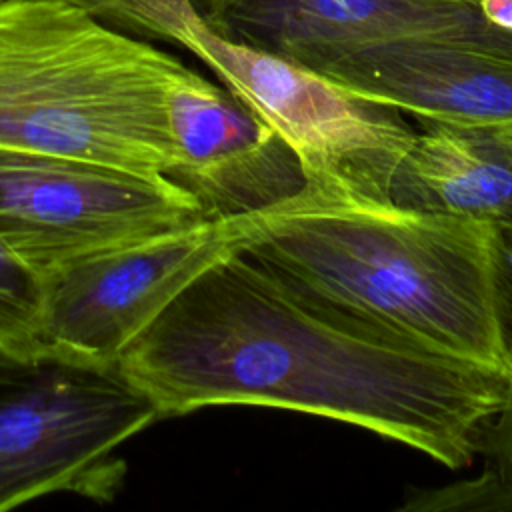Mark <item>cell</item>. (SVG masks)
<instances>
[{
    "instance_id": "1",
    "label": "cell",
    "mask_w": 512,
    "mask_h": 512,
    "mask_svg": "<svg viewBox=\"0 0 512 512\" xmlns=\"http://www.w3.org/2000/svg\"><path fill=\"white\" fill-rule=\"evenodd\" d=\"M118 372L158 418L294 410L472 466L512 372L450 356L322 302L246 252L196 278L128 344Z\"/></svg>"
},
{
    "instance_id": "2",
    "label": "cell",
    "mask_w": 512,
    "mask_h": 512,
    "mask_svg": "<svg viewBox=\"0 0 512 512\" xmlns=\"http://www.w3.org/2000/svg\"><path fill=\"white\" fill-rule=\"evenodd\" d=\"M242 252L302 292L438 352L512 372L502 228L304 184Z\"/></svg>"
},
{
    "instance_id": "3",
    "label": "cell",
    "mask_w": 512,
    "mask_h": 512,
    "mask_svg": "<svg viewBox=\"0 0 512 512\" xmlns=\"http://www.w3.org/2000/svg\"><path fill=\"white\" fill-rule=\"evenodd\" d=\"M186 66L52 0H0V148L174 176L166 94Z\"/></svg>"
},
{
    "instance_id": "4",
    "label": "cell",
    "mask_w": 512,
    "mask_h": 512,
    "mask_svg": "<svg viewBox=\"0 0 512 512\" xmlns=\"http://www.w3.org/2000/svg\"><path fill=\"white\" fill-rule=\"evenodd\" d=\"M154 420L116 366L0 350V510L56 492L112 500L118 446Z\"/></svg>"
},
{
    "instance_id": "5",
    "label": "cell",
    "mask_w": 512,
    "mask_h": 512,
    "mask_svg": "<svg viewBox=\"0 0 512 512\" xmlns=\"http://www.w3.org/2000/svg\"><path fill=\"white\" fill-rule=\"evenodd\" d=\"M296 156L304 184L390 198L416 130L394 106L370 100L292 58L196 26L188 46Z\"/></svg>"
},
{
    "instance_id": "6",
    "label": "cell",
    "mask_w": 512,
    "mask_h": 512,
    "mask_svg": "<svg viewBox=\"0 0 512 512\" xmlns=\"http://www.w3.org/2000/svg\"><path fill=\"white\" fill-rule=\"evenodd\" d=\"M204 218L198 198L172 176L0 148V240L42 284Z\"/></svg>"
},
{
    "instance_id": "7",
    "label": "cell",
    "mask_w": 512,
    "mask_h": 512,
    "mask_svg": "<svg viewBox=\"0 0 512 512\" xmlns=\"http://www.w3.org/2000/svg\"><path fill=\"white\" fill-rule=\"evenodd\" d=\"M254 212L186 228L80 262L44 284L40 352L116 366L128 344L216 260L244 248Z\"/></svg>"
},
{
    "instance_id": "8",
    "label": "cell",
    "mask_w": 512,
    "mask_h": 512,
    "mask_svg": "<svg viewBox=\"0 0 512 512\" xmlns=\"http://www.w3.org/2000/svg\"><path fill=\"white\" fill-rule=\"evenodd\" d=\"M314 70L418 120L512 128V56L464 42L398 40L352 48Z\"/></svg>"
},
{
    "instance_id": "9",
    "label": "cell",
    "mask_w": 512,
    "mask_h": 512,
    "mask_svg": "<svg viewBox=\"0 0 512 512\" xmlns=\"http://www.w3.org/2000/svg\"><path fill=\"white\" fill-rule=\"evenodd\" d=\"M210 28L314 68L382 42H474L486 20L476 0H234Z\"/></svg>"
},
{
    "instance_id": "10",
    "label": "cell",
    "mask_w": 512,
    "mask_h": 512,
    "mask_svg": "<svg viewBox=\"0 0 512 512\" xmlns=\"http://www.w3.org/2000/svg\"><path fill=\"white\" fill-rule=\"evenodd\" d=\"M424 126L398 168L392 200L512 228V158L496 136L480 128Z\"/></svg>"
},
{
    "instance_id": "11",
    "label": "cell",
    "mask_w": 512,
    "mask_h": 512,
    "mask_svg": "<svg viewBox=\"0 0 512 512\" xmlns=\"http://www.w3.org/2000/svg\"><path fill=\"white\" fill-rule=\"evenodd\" d=\"M510 292L512 358V228L502 230ZM482 468L476 476L442 488L422 490L404 502L406 510H508L512 512V386L502 408L488 420L478 440Z\"/></svg>"
},
{
    "instance_id": "12",
    "label": "cell",
    "mask_w": 512,
    "mask_h": 512,
    "mask_svg": "<svg viewBox=\"0 0 512 512\" xmlns=\"http://www.w3.org/2000/svg\"><path fill=\"white\" fill-rule=\"evenodd\" d=\"M42 280L0 240V350L40 354Z\"/></svg>"
},
{
    "instance_id": "13",
    "label": "cell",
    "mask_w": 512,
    "mask_h": 512,
    "mask_svg": "<svg viewBox=\"0 0 512 512\" xmlns=\"http://www.w3.org/2000/svg\"><path fill=\"white\" fill-rule=\"evenodd\" d=\"M124 32L162 38L188 50L204 22L192 0H52Z\"/></svg>"
},
{
    "instance_id": "14",
    "label": "cell",
    "mask_w": 512,
    "mask_h": 512,
    "mask_svg": "<svg viewBox=\"0 0 512 512\" xmlns=\"http://www.w3.org/2000/svg\"><path fill=\"white\" fill-rule=\"evenodd\" d=\"M232 2L234 0H192V4L196 6V10L200 12V16L208 26H214L220 20V16L230 8Z\"/></svg>"
},
{
    "instance_id": "15",
    "label": "cell",
    "mask_w": 512,
    "mask_h": 512,
    "mask_svg": "<svg viewBox=\"0 0 512 512\" xmlns=\"http://www.w3.org/2000/svg\"><path fill=\"white\" fill-rule=\"evenodd\" d=\"M494 136H496V140L502 144V148L510 154V158H512V128H506V130H490Z\"/></svg>"
}]
</instances>
